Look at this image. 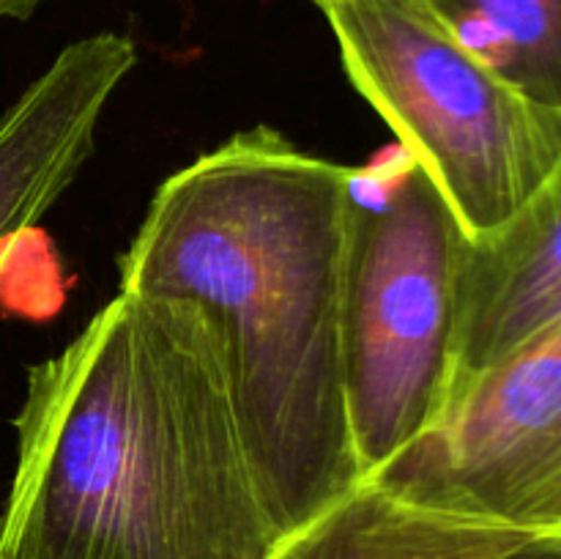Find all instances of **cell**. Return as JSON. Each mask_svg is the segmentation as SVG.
<instances>
[{
	"label": "cell",
	"instance_id": "5b68a950",
	"mask_svg": "<svg viewBox=\"0 0 561 559\" xmlns=\"http://www.w3.org/2000/svg\"><path fill=\"white\" fill-rule=\"evenodd\" d=\"M370 480L422 507L561 535V316Z\"/></svg>",
	"mask_w": 561,
	"mask_h": 559
},
{
	"label": "cell",
	"instance_id": "7a4b0ae2",
	"mask_svg": "<svg viewBox=\"0 0 561 559\" xmlns=\"http://www.w3.org/2000/svg\"><path fill=\"white\" fill-rule=\"evenodd\" d=\"M0 559H268L283 532L197 307L118 290L27 370Z\"/></svg>",
	"mask_w": 561,
	"mask_h": 559
},
{
	"label": "cell",
	"instance_id": "8992f818",
	"mask_svg": "<svg viewBox=\"0 0 561 559\" xmlns=\"http://www.w3.org/2000/svg\"><path fill=\"white\" fill-rule=\"evenodd\" d=\"M137 47L115 31L66 44L0 115V258L80 175Z\"/></svg>",
	"mask_w": 561,
	"mask_h": 559
},
{
	"label": "cell",
	"instance_id": "3957f363",
	"mask_svg": "<svg viewBox=\"0 0 561 559\" xmlns=\"http://www.w3.org/2000/svg\"><path fill=\"white\" fill-rule=\"evenodd\" d=\"M466 247L444 192L403 148L354 168L343 349L351 438L365 480L442 420Z\"/></svg>",
	"mask_w": 561,
	"mask_h": 559
},
{
	"label": "cell",
	"instance_id": "ba28073f",
	"mask_svg": "<svg viewBox=\"0 0 561 559\" xmlns=\"http://www.w3.org/2000/svg\"><path fill=\"white\" fill-rule=\"evenodd\" d=\"M542 532L422 507L378 482L283 537L268 559H502Z\"/></svg>",
	"mask_w": 561,
	"mask_h": 559
},
{
	"label": "cell",
	"instance_id": "8fae6325",
	"mask_svg": "<svg viewBox=\"0 0 561 559\" xmlns=\"http://www.w3.org/2000/svg\"><path fill=\"white\" fill-rule=\"evenodd\" d=\"M47 0H0V20H31Z\"/></svg>",
	"mask_w": 561,
	"mask_h": 559
},
{
	"label": "cell",
	"instance_id": "30bf717a",
	"mask_svg": "<svg viewBox=\"0 0 561 559\" xmlns=\"http://www.w3.org/2000/svg\"><path fill=\"white\" fill-rule=\"evenodd\" d=\"M502 559H561V535H537Z\"/></svg>",
	"mask_w": 561,
	"mask_h": 559
},
{
	"label": "cell",
	"instance_id": "52a82bcc",
	"mask_svg": "<svg viewBox=\"0 0 561 559\" xmlns=\"http://www.w3.org/2000/svg\"><path fill=\"white\" fill-rule=\"evenodd\" d=\"M559 316L561 162L513 223L488 239H469L447 403Z\"/></svg>",
	"mask_w": 561,
	"mask_h": 559
},
{
	"label": "cell",
	"instance_id": "9c48e42d",
	"mask_svg": "<svg viewBox=\"0 0 561 559\" xmlns=\"http://www.w3.org/2000/svg\"><path fill=\"white\" fill-rule=\"evenodd\" d=\"M520 96L561 113V0H422Z\"/></svg>",
	"mask_w": 561,
	"mask_h": 559
},
{
	"label": "cell",
	"instance_id": "277c9868",
	"mask_svg": "<svg viewBox=\"0 0 561 559\" xmlns=\"http://www.w3.org/2000/svg\"><path fill=\"white\" fill-rule=\"evenodd\" d=\"M351 85L436 181L469 239L518 217L561 162V113L466 53L422 0L323 5Z\"/></svg>",
	"mask_w": 561,
	"mask_h": 559
},
{
	"label": "cell",
	"instance_id": "6da1fadb",
	"mask_svg": "<svg viewBox=\"0 0 561 559\" xmlns=\"http://www.w3.org/2000/svg\"><path fill=\"white\" fill-rule=\"evenodd\" d=\"M354 168L250 126L159 184L118 290L197 307L283 537L365 482L345 398Z\"/></svg>",
	"mask_w": 561,
	"mask_h": 559
},
{
	"label": "cell",
	"instance_id": "7c38bea8",
	"mask_svg": "<svg viewBox=\"0 0 561 559\" xmlns=\"http://www.w3.org/2000/svg\"><path fill=\"white\" fill-rule=\"evenodd\" d=\"M312 5H318V9H323V5H329V3H334V0H310Z\"/></svg>",
	"mask_w": 561,
	"mask_h": 559
}]
</instances>
